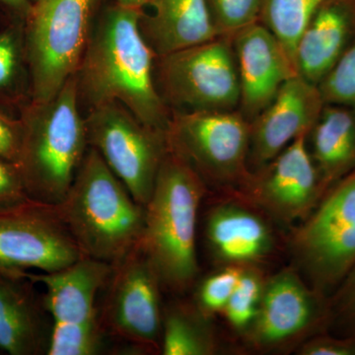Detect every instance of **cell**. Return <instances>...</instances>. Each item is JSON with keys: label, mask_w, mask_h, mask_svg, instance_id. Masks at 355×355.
<instances>
[{"label": "cell", "mask_w": 355, "mask_h": 355, "mask_svg": "<svg viewBox=\"0 0 355 355\" xmlns=\"http://www.w3.org/2000/svg\"><path fill=\"white\" fill-rule=\"evenodd\" d=\"M140 9L116 6L103 15L77 71L91 109L119 103L146 127L166 132L171 113L156 83L155 53L142 35Z\"/></svg>", "instance_id": "obj_1"}, {"label": "cell", "mask_w": 355, "mask_h": 355, "mask_svg": "<svg viewBox=\"0 0 355 355\" xmlns=\"http://www.w3.org/2000/svg\"><path fill=\"white\" fill-rule=\"evenodd\" d=\"M83 257L114 265L139 246L146 207L89 146L67 195L55 205Z\"/></svg>", "instance_id": "obj_2"}, {"label": "cell", "mask_w": 355, "mask_h": 355, "mask_svg": "<svg viewBox=\"0 0 355 355\" xmlns=\"http://www.w3.org/2000/svg\"><path fill=\"white\" fill-rule=\"evenodd\" d=\"M207 188L190 166L167 151L144 207L139 246L170 291L183 292L197 280L198 214Z\"/></svg>", "instance_id": "obj_3"}, {"label": "cell", "mask_w": 355, "mask_h": 355, "mask_svg": "<svg viewBox=\"0 0 355 355\" xmlns=\"http://www.w3.org/2000/svg\"><path fill=\"white\" fill-rule=\"evenodd\" d=\"M77 73L53 99L35 104L22 123L18 169L31 200L58 205L69 190L89 146L78 106Z\"/></svg>", "instance_id": "obj_4"}, {"label": "cell", "mask_w": 355, "mask_h": 355, "mask_svg": "<svg viewBox=\"0 0 355 355\" xmlns=\"http://www.w3.org/2000/svg\"><path fill=\"white\" fill-rule=\"evenodd\" d=\"M293 268L330 297L355 265V170L324 193L292 233Z\"/></svg>", "instance_id": "obj_5"}, {"label": "cell", "mask_w": 355, "mask_h": 355, "mask_svg": "<svg viewBox=\"0 0 355 355\" xmlns=\"http://www.w3.org/2000/svg\"><path fill=\"white\" fill-rule=\"evenodd\" d=\"M168 150L207 186L235 193L249 178L250 121L239 111L171 114Z\"/></svg>", "instance_id": "obj_6"}, {"label": "cell", "mask_w": 355, "mask_h": 355, "mask_svg": "<svg viewBox=\"0 0 355 355\" xmlns=\"http://www.w3.org/2000/svg\"><path fill=\"white\" fill-rule=\"evenodd\" d=\"M157 58L156 83L174 113L237 111L240 83L231 37Z\"/></svg>", "instance_id": "obj_7"}, {"label": "cell", "mask_w": 355, "mask_h": 355, "mask_svg": "<svg viewBox=\"0 0 355 355\" xmlns=\"http://www.w3.org/2000/svg\"><path fill=\"white\" fill-rule=\"evenodd\" d=\"M29 31L35 104L53 99L78 71L96 0H38Z\"/></svg>", "instance_id": "obj_8"}, {"label": "cell", "mask_w": 355, "mask_h": 355, "mask_svg": "<svg viewBox=\"0 0 355 355\" xmlns=\"http://www.w3.org/2000/svg\"><path fill=\"white\" fill-rule=\"evenodd\" d=\"M85 125L88 146L146 207L168 151L165 133L146 127L119 103L91 109Z\"/></svg>", "instance_id": "obj_9"}, {"label": "cell", "mask_w": 355, "mask_h": 355, "mask_svg": "<svg viewBox=\"0 0 355 355\" xmlns=\"http://www.w3.org/2000/svg\"><path fill=\"white\" fill-rule=\"evenodd\" d=\"M330 324L329 297L307 284L294 268L268 277L260 309L245 338L260 352L297 349Z\"/></svg>", "instance_id": "obj_10"}, {"label": "cell", "mask_w": 355, "mask_h": 355, "mask_svg": "<svg viewBox=\"0 0 355 355\" xmlns=\"http://www.w3.org/2000/svg\"><path fill=\"white\" fill-rule=\"evenodd\" d=\"M83 257L55 205L29 200L0 209V272H51Z\"/></svg>", "instance_id": "obj_11"}, {"label": "cell", "mask_w": 355, "mask_h": 355, "mask_svg": "<svg viewBox=\"0 0 355 355\" xmlns=\"http://www.w3.org/2000/svg\"><path fill=\"white\" fill-rule=\"evenodd\" d=\"M102 323L116 336L139 347H161L162 282L139 245L113 265Z\"/></svg>", "instance_id": "obj_12"}, {"label": "cell", "mask_w": 355, "mask_h": 355, "mask_svg": "<svg viewBox=\"0 0 355 355\" xmlns=\"http://www.w3.org/2000/svg\"><path fill=\"white\" fill-rule=\"evenodd\" d=\"M306 137L301 135L251 172L235 191L237 198L284 225L304 220L328 191L311 157Z\"/></svg>", "instance_id": "obj_13"}, {"label": "cell", "mask_w": 355, "mask_h": 355, "mask_svg": "<svg viewBox=\"0 0 355 355\" xmlns=\"http://www.w3.org/2000/svg\"><path fill=\"white\" fill-rule=\"evenodd\" d=\"M318 85L292 76L265 110L250 121L249 168L253 172L308 135L324 107Z\"/></svg>", "instance_id": "obj_14"}, {"label": "cell", "mask_w": 355, "mask_h": 355, "mask_svg": "<svg viewBox=\"0 0 355 355\" xmlns=\"http://www.w3.org/2000/svg\"><path fill=\"white\" fill-rule=\"evenodd\" d=\"M232 38L240 83L238 111L252 121L268 106L284 83L296 76L284 46L260 21Z\"/></svg>", "instance_id": "obj_15"}, {"label": "cell", "mask_w": 355, "mask_h": 355, "mask_svg": "<svg viewBox=\"0 0 355 355\" xmlns=\"http://www.w3.org/2000/svg\"><path fill=\"white\" fill-rule=\"evenodd\" d=\"M113 265L88 257L51 272H25L33 284H43L44 311L53 326L86 327L101 324L96 299L107 286Z\"/></svg>", "instance_id": "obj_16"}, {"label": "cell", "mask_w": 355, "mask_h": 355, "mask_svg": "<svg viewBox=\"0 0 355 355\" xmlns=\"http://www.w3.org/2000/svg\"><path fill=\"white\" fill-rule=\"evenodd\" d=\"M240 200H224L207 212L205 240L212 258L221 266H259L275 250L277 240L268 219Z\"/></svg>", "instance_id": "obj_17"}, {"label": "cell", "mask_w": 355, "mask_h": 355, "mask_svg": "<svg viewBox=\"0 0 355 355\" xmlns=\"http://www.w3.org/2000/svg\"><path fill=\"white\" fill-rule=\"evenodd\" d=\"M355 41V0H327L296 46V73L319 85Z\"/></svg>", "instance_id": "obj_18"}, {"label": "cell", "mask_w": 355, "mask_h": 355, "mask_svg": "<svg viewBox=\"0 0 355 355\" xmlns=\"http://www.w3.org/2000/svg\"><path fill=\"white\" fill-rule=\"evenodd\" d=\"M139 26L156 58L220 37L207 0H149Z\"/></svg>", "instance_id": "obj_19"}, {"label": "cell", "mask_w": 355, "mask_h": 355, "mask_svg": "<svg viewBox=\"0 0 355 355\" xmlns=\"http://www.w3.org/2000/svg\"><path fill=\"white\" fill-rule=\"evenodd\" d=\"M32 284L0 272V349L11 355L46 354L51 331Z\"/></svg>", "instance_id": "obj_20"}, {"label": "cell", "mask_w": 355, "mask_h": 355, "mask_svg": "<svg viewBox=\"0 0 355 355\" xmlns=\"http://www.w3.org/2000/svg\"><path fill=\"white\" fill-rule=\"evenodd\" d=\"M306 142L329 190L355 170V108L324 103Z\"/></svg>", "instance_id": "obj_21"}, {"label": "cell", "mask_w": 355, "mask_h": 355, "mask_svg": "<svg viewBox=\"0 0 355 355\" xmlns=\"http://www.w3.org/2000/svg\"><path fill=\"white\" fill-rule=\"evenodd\" d=\"M211 318L195 304L173 303L163 314L160 350L164 355H212L218 352Z\"/></svg>", "instance_id": "obj_22"}, {"label": "cell", "mask_w": 355, "mask_h": 355, "mask_svg": "<svg viewBox=\"0 0 355 355\" xmlns=\"http://www.w3.org/2000/svg\"><path fill=\"white\" fill-rule=\"evenodd\" d=\"M327 0H261L259 21L284 46L295 67L296 46L306 26ZM296 70V69H295Z\"/></svg>", "instance_id": "obj_23"}, {"label": "cell", "mask_w": 355, "mask_h": 355, "mask_svg": "<svg viewBox=\"0 0 355 355\" xmlns=\"http://www.w3.org/2000/svg\"><path fill=\"white\" fill-rule=\"evenodd\" d=\"M266 279L259 266H245L239 282L222 312L229 326L237 333L246 335L256 320Z\"/></svg>", "instance_id": "obj_24"}, {"label": "cell", "mask_w": 355, "mask_h": 355, "mask_svg": "<svg viewBox=\"0 0 355 355\" xmlns=\"http://www.w3.org/2000/svg\"><path fill=\"white\" fill-rule=\"evenodd\" d=\"M245 266H223L198 284L195 304L205 316L222 314L234 292Z\"/></svg>", "instance_id": "obj_25"}, {"label": "cell", "mask_w": 355, "mask_h": 355, "mask_svg": "<svg viewBox=\"0 0 355 355\" xmlns=\"http://www.w3.org/2000/svg\"><path fill=\"white\" fill-rule=\"evenodd\" d=\"M104 345L101 324L86 327L51 328L46 354L93 355L99 354Z\"/></svg>", "instance_id": "obj_26"}, {"label": "cell", "mask_w": 355, "mask_h": 355, "mask_svg": "<svg viewBox=\"0 0 355 355\" xmlns=\"http://www.w3.org/2000/svg\"><path fill=\"white\" fill-rule=\"evenodd\" d=\"M318 87L324 103L355 108V41Z\"/></svg>", "instance_id": "obj_27"}, {"label": "cell", "mask_w": 355, "mask_h": 355, "mask_svg": "<svg viewBox=\"0 0 355 355\" xmlns=\"http://www.w3.org/2000/svg\"><path fill=\"white\" fill-rule=\"evenodd\" d=\"M261 0H207L220 36L233 37L259 21Z\"/></svg>", "instance_id": "obj_28"}, {"label": "cell", "mask_w": 355, "mask_h": 355, "mask_svg": "<svg viewBox=\"0 0 355 355\" xmlns=\"http://www.w3.org/2000/svg\"><path fill=\"white\" fill-rule=\"evenodd\" d=\"M329 328L340 336H355V265L329 297Z\"/></svg>", "instance_id": "obj_29"}, {"label": "cell", "mask_w": 355, "mask_h": 355, "mask_svg": "<svg viewBox=\"0 0 355 355\" xmlns=\"http://www.w3.org/2000/svg\"><path fill=\"white\" fill-rule=\"evenodd\" d=\"M300 355H355V336L323 333L311 336L296 349Z\"/></svg>", "instance_id": "obj_30"}, {"label": "cell", "mask_w": 355, "mask_h": 355, "mask_svg": "<svg viewBox=\"0 0 355 355\" xmlns=\"http://www.w3.org/2000/svg\"><path fill=\"white\" fill-rule=\"evenodd\" d=\"M17 165L0 158V209L29 200Z\"/></svg>", "instance_id": "obj_31"}, {"label": "cell", "mask_w": 355, "mask_h": 355, "mask_svg": "<svg viewBox=\"0 0 355 355\" xmlns=\"http://www.w3.org/2000/svg\"><path fill=\"white\" fill-rule=\"evenodd\" d=\"M22 123L0 114V158L18 165L22 149Z\"/></svg>", "instance_id": "obj_32"}, {"label": "cell", "mask_w": 355, "mask_h": 355, "mask_svg": "<svg viewBox=\"0 0 355 355\" xmlns=\"http://www.w3.org/2000/svg\"><path fill=\"white\" fill-rule=\"evenodd\" d=\"M17 64V49L12 35H0V86L12 78Z\"/></svg>", "instance_id": "obj_33"}, {"label": "cell", "mask_w": 355, "mask_h": 355, "mask_svg": "<svg viewBox=\"0 0 355 355\" xmlns=\"http://www.w3.org/2000/svg\"><path fill=\"white\" fill-rule=\"evenodd\" d=\"M116 1H118L119 6L140 9L146 6L149 0H116Z\"/></svg>", "instance_id": "obj_34"}, {"label": "cell", "mask_w": 355, "mask_h": 355, "mask_svg": "<svg viewBox=\"0 0 355 355\" xmlns=\"http://www.w3.org/2000/svg\"><path fill=\"white\" fill-rule=\"evenodd\" d=\"M6 2L8 6L14 7V8L24 9L27 6V1L26 0H2Z\"/></svg>", "instance_id": "obj_35"}]
</instances>
